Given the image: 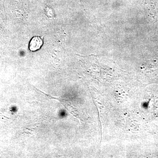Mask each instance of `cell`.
I'll return each instance as SVG.
<instances>
[{
  "label": "cell",
  "instance_id": "cell-1",
  "mask_svg": "<svg viewBox=\"0 0 158 158\" xmlns=\"http://www.w3.org/2000/svg\"><path fill=\"white\" fill-rule=\"evenodd\" d=\"M42 40L39 37H33L30 43V49L31 51L37 50L42 45Z\"/></svg>",
  "mask_w": 158,
  "mask_h": 158
}]
</instances>
